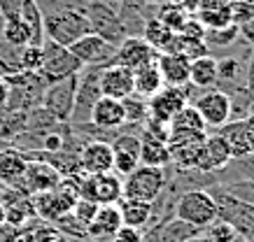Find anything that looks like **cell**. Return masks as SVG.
<instances>
[{
	"instance_id": "obj_1",
	"label": "cell",
	"mask_w": 254,
	"mask_h": 242,
	"mask_svg": "<svg viewBox=\"0 0 254 242\" xmlns=\"http://www.w3.org/2000/svg\"><path fill=\"white\" fill-rule=\"evenodd\" d=\"M42 26H45V38L56 45H63V47H70L77 38L91 33V26L86 19V7L42 14Z\"/></svg>"
},
{
	"instance_id": "obj_2",
	"label": "cell",
	"mask_w": 254,
	"mask_h": 242,
	"mask_svg": "<svg viewBox=\"0 0 254 242\" xmlns=\"http://www.w3.org/2000/svg\"><path fill=\"white\" fill-rule=\"evenodd\" d=\"M219 214L215 195L203 191V189H191L177 198L175 203V217L187 221L193 228H208Z\"/></svg>"
},
{
	"instance_id": "obj_3",
	"label": "cell",
	"mask_w": 254,
	"mask_h": 242,
	"mask_svg": "<svg viewBox=\"0 0 254 242\" xmlns=\"http://www.w3.org/2000/svg\"><path fill=\"white\" fill-rule=\"evenodd\" d=\"M163 187H166V172L163 168H152V165H138L131 175L122 180L124 198H135L147 203H156Z\"/></svg>"
},
{
	"instance_id": "obj_4",
	"label": "cell",
	"mask_w": 254,
	"mask_h": 242,
	"mask_svg": "<svg viewBox=\"0 0 254 242\" xmlns=\"http://www.w3.org/2000/svg\"><path fill=\"white\" fill-rule=\"evenodd\" d=\"M98 65H84L77 72V89H75V102H72V114H70V126H82L89 124L91 119V109L96 100L100 98V86H98Z\"/></svg>"
},
{
	"instance_id": "obj_5",
	"label": "cell",
	"mask_w": 254,
	"mask_h": 242,
	"mask_svg": "<svg viewBox=\"0 0 254 242\" xmlns=\"http://www.w3.org/2000/svg\"><path fill=\"white\" fill-rule=\"evenodd\" d=\"M86 19H89L91 33L100 35L105 42L115 45V47H119L128 38L122 19L117 14V7L103 2V0H86Z\"/></svg>"
},
{
	"instance_id": "obj_6",
	"label": "cell",
	"mask_w": 254,
	"mask_h": 242,
	"mask_svg": "<svg viewBox=\"0 0 254 242\" xmlns=\"http://www.w3.org/2000/svg\"><path fill=\"white\" fill-rule=\"evenodd\" d=\"M122 177L115 172L79 175L77 177V198L93 200L98 205H117L122 200Z\"/></svg>"
},
{
	"instance_id": "obj_7",
	"label": "cell",
	"mask_w": 254,
	"mask_h": 242,
	"mask_svg": "<svg viewBox=\"0 0 254 242\" xmlns=\"http://www.w3.org/2000/svg\"><path fill=\"white\" fill-rule=\"evenodd\" d=\"M75 89H77V75L56 79L45 89L40 107L49 112L59 124H68L72 114V102H75Z\"/></svg>"
},
{
	"instance_id": "obj_8",
	"label": "cell",
	"mask_w": 254,
	"mask_h": 242,
	"mask_svg": "<svg viewBox=\"0 0 254 242\" xmlns=\"http://www.w3.org/2000/svg\"><path fill=\"white\" fill-rule=\"evenodd\" d=\"M82 70V63L70 54L68 47L56 45L52 40L42 42V65H40V75L47 79V84H52L56 79L70 77V75H77Z\"/></svg>"
},
{
	"instance_id": "obj_9",
	"label": "cell",
	"mask_w": 254,
	"mask_h": 242,
	"mask_svg": "<svg viewBox=\"0 0 254 242\" xmlns=\"http://www.w3.org/2000/svg\"><path fill=\"white\" fill-rule=\"evenodd\" d=\"M205 131H173L168 135L170 163H175L180 170H196L200 147L205 142Z\"/></svg>"
},
{
	"instance_id": "obj_10",
	"label": "cell",
	"mask_w": 254,
	"mask_h": 242,
	"mask_svg": "<svg viewBox=\"0 0 254 242\" xmlns=\"http://www.w3.org/2000/svg\"><path fill=\"white\" fill-rule=\"evenodd\" d=\"M68 49H70V54L82 63V68L84 65H98V68L110 65V63L115 61V51H117L115 45L105 42L96 33H86V35L77 38Z\"/></svg>"
},
{
	"instance_id": "obj_11",
	"label": "cell",
	"mask_w": 254,
	"mask_h": 242,
	"mask_svg": "<svg viewBox=\"0 0 254 242\" xmlns=\"http://www.w3.org/2000/svg\"><path fill=\"white\" fill-rule=\"evenodd\" d=\"M193 107L198 109L200 119L210 128H219L231 119V98L222 89H205V94L198 96V100L193 102Z\"/></svg>"
},
{
	"instance_id": "obj_12",
	"label": "cell",
	"mask_w": 254,
	"mask_h": 242,
	"mask_svg": "<svg viewBox=\"0 0 254 242\" xmlns=\"http://www.w3.org/2000/svg\"><path fill=\"white\" fill-rule=\"evenodd\" d=\"M217 207H219L217 219H224L226 224H231L238 235L254 233V205L252 203L240 200V198H236V195L226 194L217 200Z\"/></svg>"
},
{
	"instance_id": "obj_13",
	"label": "cell",
	"mask_w": 254,
	"mask_h": 242,
	"mask_svg": "<svg viewBox=\"0 0 254 242\" xmlns=\"http://www.w3.org/2000/svg\"><path fill=\"white\" fill-rule=\"evenodd\" d=\"M159 58V51H156L149 42H147L142 35H128L122 45L117 47L115 51V61L124 68H131V70H138L147 63H154Z\"/></svg>"
},
{
	"instance_id": "obj_14",
	"label": "cell",
	"mask_w": 254,
	"mask_h": 242,
	"mask_svg": "<svg viewBox=\"0 0 254 242\" xmlns=\"http://www.w3.org/2000/svg\"><path fill=\"white\" fill-rule=\"evenodd\" d=\"M98 86H100V96L124 100L126 96L133 94V70L124 68L119 63L103 65L98 72Z\"/></svg>"
},
{
	"instance_id": "obj_15",
	"label": "cell",
	"mask_w": 254,
	"mask_h": 242,
	"mask_svg": "<svg viewBox=\"0 0 254 242\" xmlns=\"http://www.w3.org/2000/svg\"><path fill=\"white\" fill-rule=\"evenodd\" d=\"M59 182H61V175L47 161H42V158H28V165H26V172H23V180H21V187L28 195L52 191V189L59 187Z\"/></svg>"
},
{
	"instance_id": "obj_16",
	"label": "cell",
	"mask_w": 254,
	"mask_h": 242,
	"mask_svg": "<svg viewBox=\"0 0 254 242\" xmlns=\"http://www.w3.org/2000/svg\"><path fill=\"white\" fill-rule=\"evenodd\" d=\"M147 100H149V117L161 119V121H170L189 102L182 86H166V84Z\"/></svg>"
},
{
	"instance_id": "obj_17",
	"label": "cell",
	"mask_w": 254,
	"mask_h": 242,
	"mask_svg": "<svg viewBox=\"0 0 254 242\" xmlns=\"http://www.w3.org/2000/svg\"><path fill=\"white\" fill-rule=\"evenodd\" d=\"M231 149L224 142V138L219 133L215 135H205V142L200 147L198 161H196V170L200 172H212V170H222L224 165L231 163Z\"/></svg>"
},
{
	"instance_id": "obj_18",
	"label": "cell",
	"mask_w": 254,
	"mask_h": 242,
	"mask_svg": "<svg viewBox=\"0 0 254 242\" xmlns=\"http://www.w3.org/2000/svg\"><path fill=\"white\" fill-rule=\"evenodd\" d=\"M26 165H28V158H26L23 151H19L16 147L2 149L0 151V189L23 191L21 180H23V172H26Z\"/></svg>"
},
{
	"instance_id": "obj_19",
	"label": "cell",
	"mask_w": 254,
	"mask_h": 242,
	"mask_svg": "<svg viewBox=\"0 0 254 242\" xmlns=\"http://www.w3.org/2000/svg\"><path fill=\"white\" fill-rule=\"evenodd\" d=\"M79 165L84 175H103L112 172V147L105 140L86 142L79 149Z\"/></svg>"
},
{
	"instance_id": "obj_20",
	"label": "cell",
	"mask_w": 254,
	"mask_h": 242,
	"mask_svg": "<svg viewBox=\"0 0 254 242\" xmlns=\"http://www.w3.org/2000/svg\"><path fill=\"white\" fill-rule=\"evenodd\" d=\"M89 124L100 128V131H119L122 126H126V119H124V105L122 100L117 98H108V96H100L96 105L91 109V119Z\"/></svg>"
},
{
	"instance_id": "obj_21",
	"label": "cell",
	"mask_w": 254,
	"mask_h": 242,
	"mask_svg": "<svg viewBox=\"0 0 254 242\" xmlns=\"http://www.w3.org/2000/svg\"><path fill=\"white\" fill-rule=\"evenodd\" d=\"M156 65H159V72H161L166 86L189 84V65H191V61L182 51H177V54H159Z\"/></svg>"
},
{
	"instance_id": "obj_22",
	"label": "cell",
	"mask_w": 254,
	"mask_h": 242,
	"mask_svg": "<svg viewBox=\"0 0 254 242\" xmlns=\"http://www.w3.org/2000/svg\"><path fill=\"white\" fill-rule=\"evenodd\" d=\"M119 226H122L119 207L117 205H100L98 212L93 214L91 224L86 226V235L93 240H110Z\"/></svg>"
},
{
	"instance_id": "obj_23",
	"label": "cell",
	"mask_w": 254,
	"mask_h": 242,
	"mask_svg": "<svg viewBox=\"0 0 254 242\" xmlns=\"http://www.w3.org/2000/svg\"><path fill=\"white\" fill-rule=\"evenodd\" d=\"M119 214H122V224L133 228H142L149 224V219L154 217V203H147V200H135V198H124L117 203Z\"/></svg>"
},
{
	"instance_id": "obj_24",
	"label": "cell",
	"mask_w": 254,
	"mask_h": 242,
	"mask_svg": "<svg viewBox=\"0 0 254 242\" xmlns=\"http://www.w3.org/2000/svg\"><path fill=\"white\" fill-rule=\"evenodd\" d=\"M200 233V228L189 226L182 219H163L161 224L154 228L156 242H189Z\"/></svg>"
},
{
	"instance_id": "obj_25",
	"label": "cell",
	"mask_w": 254,
	"mask_h": 242,
	"mask_svg": "<svg viewBox=\"0 0 254 242\" xmlns=\"http://www.w3.org/2000/svg\"><path fill=\"white\" fill-rule=\"evenodd\" d=\"M196 19L205 28H219V26L231 24L229 16V0H200L196 9Z\"/></svg>"
},
{
	"instance_id": "obj_26",
	"label": "cell",
	"mask_w": 254,
	"mask_h": 242,
	"mask_svg": "<svg viewBox=\"0 0 254 242\" xmlns=\"http://www.w3.org/2000/svg\"><path fill=\"white\" fill-rule=\"evenodd\" d=\"M217 84L231 86L226 94H233L245 86V63L236 56H226L222 61H217Z\"/></svg>"
},
{
	"instance_id": "obj_27",
	"label": "cell",
	"mask_w": 254,
	"mask_h": 242,
	"mask_svg": "<svg viewBox=\"0 0 254 242\" xmlns=\"http://www.w3.org/2000/svg\"><path fill=\"white\" fill-rule=\"evenodd\" d=\"M163 86V77L159 72V65L154 63H147L138 70H133V91L145 98H152V96Z\"/></svg>"
},
{
	"instance_id": "obj_28",
	"label": "cell",
	"mask_w": 254,
	"mask_h": 242,
	"mask_svg": "<svg viewBox=\"0 0 254 242\" xmlns=\"http://www.w3.org/2000/svg\"><path fill=\"white\" fill-rule=\"evenodd\" d=\"M189 82L196 89H212L217 86V58L212 56H200L189 65Z\"/></svg>"
},
{
	"instance_id": "obj_29",
	"label": "cell",
	"mask_w": 254,
	"mask_h": 242,
	"mask_svg": "<svg viewBox=\"0 0 254 242\" xmlns=\"http://www.w3.org/2000/svg\"><path fill=\"white\" fill-rule=\"evenodd\" d=\"M219 135L224 138V142L229 145L233 158H245L250 156V145H247L245 138V126H243V119L240 121H226L224 126H219Z\"/></svg>"
},
{
	"instance_id": "obj_30",
	"label": "cell",
	"mask_w": 254,
	"mask_h": 242,
	"mask_svg": "<svg viewBox=\"0 0 254 242\" xmlns=\"http://www.w3.org/2000/svg\"><path fill=\"white\" fill-rule=\"evenodd\" d=\"M2 42L9 45L14 49H21L26 45H31V28L26 26L21 16H9V19H2Z\"/></svg>"
},
{
	"instance_id": "obj_31",
	"label": "cell",
	"mask_w": 254,
	"mask_h": 242,
	"mask_svg": "<svg viewBox=\"0 0 254 242\" xmlns=\"http://www.w3.org/2000/svg\"><path fill=\"white\" fill-rule=\"evenodd\" d=\"M140 165H152V168H166L170 165V151L166 142H152L140 140Z\"/></svg>"
},
{
	"instance_id": "obj_32",
	"label": "cell",
	"mask_w": 254,
	"mask_h": 242,
	"mask_svg": "<svg viewBox=\"0 0 254 242\" xmlns=\"http://www.w3.org/2000/svg\"><path fill=\"white\" fill-rule=\"evenodd\" d=\"M122 105H124V119H126L128 126L140 128L147 121V117H149V100L145 96L135 94V91L131 96H126L122 100Z\"/></svg>"
},
{
	"instance_id": "obj_33",
	"label": "cell",
	"mask_w": 254,
	"mask_h": 242,
	"mask_svg": "<svg viewBox=\"0 0 254 242\" xmlns=\"http://www.w3.org/2000/svg\"><path fill=\"white\" fill-rule=\"evenodd\" d=\"M19 16H21L23 21H26V26L31 28V45L42 47V42H45V26H42V12H40L38 2H35V0H23Z\"/></svg>"
},
{
	"instance_id": "obj_34",
	"label": "cell",
	"mask_w": 254,
	"mask_h": 242,
	"mask_svg": "<svg viewBox=\"0 0 254 242\" xmlns=\"http://www.w3.org/2000/svg\"><path fill=\"white\" fill-rule=\"evenodd\" d=\"M170 128H173V131H205L208 126H205V121L200 119L198 109L187 102L185 107L170 119Z\"/></svg>"
},
{
	"instance_id": "obj_35",
	"label": "cell",
	"mask_w": 254,
	"mask_h": 242,
	"mask_svg": "<svg viewBox=\"0 0 254 242\" xmlns=\"http://www.w3.org/2000/svg\"><path fill=\"white\" fill-rule=\"evenodd\" d=\"M238 38L240 33L236 24H226V26H219V28H205V35H203L208 47H229Z\"/></svg>"
},
{
	"instance_id": "obj_36",
	"label": "cell",
	"mask_w": 254,
	"mask_h": 242,
	"mask_svg": "<svg viewBox=\"0 0 254 242\" xmlns=\"http://www.w3.org/2000/svg\"><path fill=\"white\" fill-rule=\"evenodd\" d=\"M16 61H19V70L38 72L40 65H42V47H38V45H26V47L19 49Z\"/></svg>"
},
{
	"instance_id": "obj_37",
	"label": "cell",
	"mask_w": 254,
	"mask_h": 242,
	"mask_svg": "<svg viewBox=\"0 0 254 242\" xmlns=\"http://www.w3.org/2000/svg\"><path fill=\"white\" fill-rule=\"evenodd\" d=\"M203 231H208V240H212V242H233L238 238L236 228H233L231 224H226L224 219H215V221H212L208 228H203Z\"/></svg>"
},
{
	"instance_id": "obj_38",
	"label": "cell",
	"mask_w": 254,
	"mask_h": 242,
	"mask_svg": "<svg viewBox=\"0 0 254 242\" xmlns=\"http://www.w3.org/2000/svg\"><path fill=\"white\" fill-rule=\"evenodd\" d=\"M229 16H231V24H245V21L254 19V2H250V0H229Z\"/></svg>"
},
{
	"instance_id": "obj_39",
	"label": "cell",
	"mask_w": 254,
	"mask_h": 242,
	"mask_svg": "<svg viewBox=\"0 0 254 242\" xmlns=\"http://www.w3.org/2000/svg\"><path fill=\"white\" fill-rule=\"evenodd\" d=\"M42 14L52 12H63V9H84L86 0H35Z\"/></svg>"
},
{
	"instance_id": "obj_40",
	"label": "cell",
	"mask_w": 254,
	"mask_h": 242,
	"mask_svg": "<svg viewBox=\"0 0 254 242\" xmlns=\"http://www.w3.org/2000/svg\"><path fill=\"white\" fill-rule=\"evenodd\" d=\"M140 165L138 156H131V154H124V151H112V172L119 175V177H126L131 175L135 168Z\"/></svg>"
},
{
	"instance_id": "obj_41",
	"label": "cell",
	"mask_w": 254,
	"mask_h": 242,
	"mask_svg": "<svg viewBox=\"0 0 254 242\" xmlns=\"http://www.w3.org/2000/svg\"><path fill=\"white\" fill-rule=\"evenodd\" d=\"M98 207H100V205L93 203V200H84V198H77L70 212H72V217L77 219L82 226H89V224H91V219H93V214L98 212Z\"/></svg>"
},
{
	"instance_id": "obj_42",
	"label": "cell",
	"mask_w": 254,
	"mask_h": 242,
	"mask_svg": "<svg viewBox=\"0 0 254 242\" xmlns=\"http://www.w3.org/2000/svg\"><path fill=\"white\" fill-rule=\"evenodd\" d=\"M182 54L189 61H196L200 56H208L210 47L205 45V40H200V38H182Z\"/></svg>"
},
{
	"instance_id": "obj_43",
	"label": "cell",
	"mask_w": 254,
	"mask_h": 242,
	"mask_svg": "<svg viewBox=\"0 0 254 242\" xmlns=\"http://www.w3.org/2000/svg\"><path fill=\"white\" fill-rule=\"evenodd\" d=\"M142 231L140 228H133V226H126V224H122V226L115 231V235L110 238V242H142Z\"/></svg>"
},
{
	"instance_id": "obj_44",
	"label": "cell",
	"mask_w": 254,
	"mask_h": 242,
	"mask_svg": "<svg viewBox=\"0 0 254 242\" xmlns=\"http://www.w3.org/2000/svg\"><path fill=\"white\" fill-rule=\"evenodd\" d=\"M23 0H0V16L2 19H9V16H16L21 12Z\"/></svg>"
},
{
	"instance_id": "obj_45",
	"label": "cell",
	"mask_w": 254,
	"mask_h": 242,
	"mask_svg": "<svg viewBox=\"0 0 254 242\" xmlns=\"http://www.w3.org/2000/svg\"><path fill=\"white\" fill-rule=\"evenodd\" d=\"M7 98H9V84H7V79L0 75V119H2V114H5Z\"/></svg>"
},
{
	"instance_id": "obj_46",
	"label": "cell",
	"mask_w": 254,
	"mask_h": 242,
	"mask_svg": "<svg viewBox=\"0 0 254 242\" xmlns=\"http://www.w3.org/2000/svg\"><path fill=\"white\" fill-rule=\"evenodd\" d=\"M245 89L254 96V51H252V56H250L247 68H245Z\"/></svg>"
},
{
	"instance_id": "obj_47",
	"label": "cell",
	"mask_w": 254,
	"mask_h": 242,
	"mask_svg": "<svg viewBox=\"0 0 254 242\" xmlns=\"http://www.w3.org/2000/svg\"><path fill=\"white\" fill-rule=\"evenodd\" d=\"M243 126H245V138H247V145H250V154H254V117H245L243 119Z\"/></svg>"
},
{
	"instance_id": "obj_48",
	"label": "cell",
	"mask_w": 254,
	"mask_h": 242,
	"mask_svg": "<svg viewBox=\"0 0 254 242\" xmlns=\"http://www.w3.org/2000/svg\"><path fill=\"white\" fill-rule=\"evenodd\" d=\"M238 33L254 45V19H250V21H245V24H240L238 26Z\"/></svg>"
},
{
	"instance_id": "obj_49",
	"label": "cell",
	"mask_w": 254,
	"mask_h": 242,
	"mask_svg": "<svg viewBox=\"0 0 254 242\" xmlns=\"http://www.w3.org/2000/svg\"><path fill=\"white\" fill-rule=\"evenodd\" d=\"M5 224V205H2V200H0V226Z\"/></svg>"
},
{
	"instance_id": "obj_50",
	"label": "cell",
	"mask_w": 254,
	"mask_h": 242,
	"mask_svg": "<svg viewBox=\"0 0 254 242\" xmlns=\"http://www.w3.org/2000/svg\"><path fill=\"white\" fill-rule=\"evenodd\" d=\"M147 2H149L152 7H159V5H161V2H166V0H147Z\"/></svg>"
},
{
	"instance_id": "obj_51",
	"label": "cell",
	"mask_w": 254,
	"mask_h": 242,
	"mask_svg": "<svg viewBox=\"0 0 254 242\" xmlns=\"http://www.w3.org/2000/svg\"><path fill=\"white\" fill-rule=\"evenodd\" d=\"M103 2H108V5H112V7H117V2H119V0H103Z\"/></svg>"
},
{
	"instance_id": "obj_52",
	"label": "cell",
	"mask_w": 254,
	"mask_h": 242,
	"mask_svg": "<svg viewBox=\"0 0 254 242\" xmlns=\"http://www.w3.org/2000/svg\"><path fill=\"white\" fill-rule=\"evenodd\" d=\"M247 242H254V233H250V235H247Z\"/></svg>"
}]
</instances>
